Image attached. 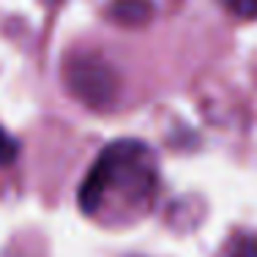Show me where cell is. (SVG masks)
<instances>
[{
    "label": "cell",
    "mask_w": 257,
    "mask_h": 257,
    "mask_svg": "<svg viewBox=\"0 0 257 257\" xmlns=\"http://www.w3.org/2000/svg\"><path fill=\"white\" fill-rule=\"evenodd\" d=\"M227 257H257V241L254 238H243L232 246V252Z\"/></svg>",
    "instance_id": "obj_6"
},
{
    "label": "cell",
    "mask_w": 257,
    "mask_h": 257,
    "mask_svg": "<svg viewBox=\"0 0 257 257\" xmlns=\"http://www.w3.org/2000/svg\"><path fill=\"white\" fill-rule=\"evenodd\" d=\"M66 85L88 107H109L118 96V74L107 60L93 55L74 58L66 66Z\"/></svg>",
    "instance_id": "obj_2"
},
{
    "label": "cell",
    "mask_w": 257,
    "mask_h": 257,
    "mask_svg": "<svg viewBox=\"0 0 257 257\" xmlns=\"http://www.w3.org/2000/svg\"><path fill=\"white\" fill-rule=\"evenodd\" d=\"M156 181L151 148L140 140H115L99 154L90 173L79 186L77 203L88 216L99 213L112 189L128 192V197L143 200L151 194Z\"/></svg>",
    "instance_id": "obj_1"
},
{
    "label": "cell",
    "mask_w": 257,
    "mask_h": 257,
    "mask_svg": "<svg viewBox=\"0 0 257 257\" xmlns=\"http://www.w3.org/2000/svg\"><path fill=\"white\" fill-rule=\"evenodd\" d=\"M222 6L238 20H254L257 17V0H222Z\"/></svg>",
    "instance_id": "obj_4"
},
{
    "label": "cell",
    "mask_w": 257,
    "mask_h": 257,
    "mask_svg": "<svg viewBox=\"0 0 257 257\" xmlns=\"http://www.w3.org/2000/svg\"><path fill=\"white\" fill-rule=\"evenodd\" d=\"M109 14L118 22H123V25H143V22L151 20L154 6L148 0H115Z\"/></svg>",
    "instance_id": "obj_3"
},
{
    "label": "cell",
    "mask_w": 257,
    "mask_h": 257,
    "mask_svg": "<svg viewBox=\"0 0 257 257\" xmlns=\"http://www.w3.org/2000/svg\"><path fill=\"white\" fill-rule=\"evenodd\" d=\"M17 154H20V145H17V140L0 128V164H3V167H6V164H14Z\"/></svg>",
    "instance_id": "obj_5"
}]
</instances>
